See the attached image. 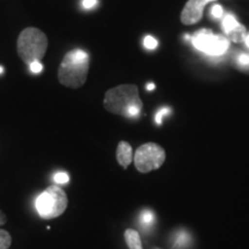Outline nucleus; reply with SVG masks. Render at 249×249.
Wrapping results in <instances>:
<instances>
[{"instance_id":"19","label":"nucleus","mask_w":249,"mask_h":249,"mask_svg":"<svg viewBox=\"0 0 249 249\" xmlns=\"http://www.w3.org/2000/svg\"><path fill=\"white\" fill-rule=\"evenodd\" d=\"M211 14H213V17L217 18H222V15H223V7H222V6L214 5L213 9H211Z\"/></svg>"},{"instance_id":"13","label":"nucleus","mask_w":249,"mask_h":249,"mask_svg":"<svg viewBox=\"0 0 249 249\" xmlns=\"http://www.w3.org/2000/svg\"><path fill=\"white\" fill-rule=\"evenodd\" d=\"M238 24H239V22L235 20L234 17H232V15H230V14H227L223 20V28H224V31H225L226 34L234 29Z\"/></svg>"},{"instance_id":"23","label":"nucleus","mask_w":249,"mask_h":249,"mask_svg":"<svg viewBox=\"0 0 249 249\" xmlns=\"http://www.w3.org/2000/svg\"><path fill=\"white\" fill-rule=\"evenodd\" d=\"M156 88V86L154 85V83H149V85L147 86V90L148 91H152Z\"/></svg>"},{"instance_id":"1","label":"nucleus","mask_w":249,"mask_h":249,"mask_svg":"<svg viewBox=\"0 0 249 249\" xmlns=\"http://www.w3.org/2000/svg\"><path fill=\"white\" fill-rule=\"evenodd\" d=\"M104 107L117 116L138 119L143 107L138 86L120 85L108 89L104 96Z\"/></svg>"},{"instance_id":"10","label":"nucleus","mask_w":249,"mask_h":249,"mask_svg":"<svg viewBox=\"0 0 249 249\" xmlns=\"http://www.w3.org/2000/svg\"><path fill=\"white\" fill-rule=\"evenodd\" d=\"M227 36H229V38L232 40V42L234 43H242L245 42L246 37H247V29H246V27L244 24L239 23L238 26H236L234 29L230 31V33L226 34Z\"/></svg>"},{"instance_id":"14","label":"nucleus","mask_w":249,"mask_h":249,"mask_svg":"<svg viewBox=\"0 0 249 249\" xmlns=\"http://www.w3.org/2000/svg\"><path fill=\"white\" fill-rule=\"evenodd\" d=\"M12 245V236L5 230H0V249H8Z\"/></svg>"},{"instance_id":"6","label":"nucleus","mask_w":249,"mask_h":249,"mask_svg":"<svg viewBox=\"0 0 249 249\" xmlns=\"http://www.w3.org/2000/svg\"><path fill=\"white\" fill-rule=\"evenodd\" d=\"M193 45L208 55H222L229 50L230 43L225 36L214 35L213 30L201 29L193 35Z\"/></svg>"},{"instance_id":"5","label":"nucleus","mask_w":249,"mask_h":249,"mask_svg":"<svg viewBox=\"0 0 249 249\" xmlns=\"http://www.w3.org/2000/svg\"><path fill=\"white\" fill-rule=\"evenodd\" d=\"M166 160L165 150L157 143H144L140 145L134 155V164L136 170L141 173L158 170Z\"/></svg>"},{"instance_id":"15","label":"nucleus","mask_w":249,"mask_h":249,"mask_svg":"<svg viewBox=\"0 0 249 249\" xmlns=\"http://www.w3.org/2000/svg\"><path fill=\"white\" fill-rule=\"evenodd\" d=\"M169 113H170V108H169V107L160 108V110L158 111L157 113H156V117H155L156 124H161V123H163L164 117H166Z\"/></svg>"},{"instance_id":"18","label":"nucleus","mask_w":249,"mask_h":249,"mask_svg":"<svg viewBox=\"0 0 249 249\" xmlns=\"http://www.w3.org/2000/svg\"><path fill=\"white\" fill-rule=\"evenodd\" d=\"M29 68L34 74H39L43 71V64L40 61H33L29 65Z\"/></svg>"},{"instance_id":"2","label":"nucleus","mask_w":249,"mask_h":249,"mask_svg":"<svg viewBox=\"0 0 249 249\" xmlns=\"http://www.w3.org/2000/svg\"><path fill=\"white\" fill-rule=\"evenodd\" d=\"M90 58L85 50L74 49L62 58L58 68V81L67 88L79 89L85 86L88 77Z\"/></svg>"},{"instance_id":"25","label":"nucleus","mask_w":249,"mask_h":249,"mask_svg":"<svg viewBox=\"0 0 249 249\" xmlns=\"http://www.w3.org/2000/svg\"><path fill=\"white\" fill-rule=\"evenodd\" d=\"M0 73H2V68L1 67H0Z\"/></svg>"},{"instance_id":"21","label":"nucleus","mask_w":249,"mask_h":249,"mask_svg":"<svg viewBox=\"0 0 249 249\" xmlns=\"http://www.w3.org/2000/svg\"><path fill=\"white\" fill-rule=\"evenodd\" d=\"M239 64L242 66H248L249 65V54H241L239 57Z\"/></svg>"},{"instance_id":"16","label":"nucleus","mask_w":249,"mask_h":249,"mask_svg":"<svg viewBox=\"0 0 249 249\" xmlns=\"http://www.w3.org/2000/svg\"><path fill=\"white\" fill-rule=\"evenodd\" d=\"M70 181V176L65 172H59L54 176V182L58 183V185H64V183H67Z\"/></svg>"},{"instance_id":"11","label":"nucleus","mask_w":249,"mask_h":249,"mask_svg":"<svg viewBox=\"0 0 249 249\" xmlns=\"http://www.w3.org/2000/svg\"><path fill=\"white\" fill-rule=\"evenodd\" d=\"M191 242V236L188 235L187 232H178L174 234L173 240V248L174 249H183L187 247V245Z\"/></svg>"},{"instance_id":"4","label":"nucleus","mask_w":249,"mask_h":249,"mask_svg":"<svg viewBox=\"0 0 249 249\" xmlns=\"http://www.w3.org/2000/svg\"><path fill=\"white\" fill-rule=\"evenodd\" d=\"M68 197L66 193L58 185L48 187L36 198L35 207L43 219H53L61 216L67 209Z\"/></svg>"},{"instance_id":"9","label":"nucleus","mask_w":249,"mask_h":249,"mask_svg":"<svg viewBox=\"0 0 249 249\" xmlns=\"http://www.w3.org/2000/svg\"><path fill=\"white\" fill-rule=\"evenodd\" d=\"M124 240H126V244L129 249H143L141 238H140L139 232L135 230H126L124 231Z\"/></svg>"},{"instance_id":"20","label":"nucleus","mask_w":249,"mask_h":249,"mask_svg":"<svg viewBox=\"0 0 249 249\" xmlns=\"http://www.w3.org/2000/svg\"><path fill=\"white\" fill-rule=\"evenodd\" d=\"M82 5L86 9L93 8L96 5H97V0H83Z\"/></svg>"},{"instance_id":"17","label":"nucleus","mask_w":249,"mask_h":249,"mask_svg":"<svg viewBox=\"0 0 249 249\" xmlns=\"http://www.w3.org/2000/svg\"><path fill=\"white\" fill-rule=\"evenodd\" d=\"M144 46H145V49H148V50H155L156 48H157V45H158V42H157V39H155L154 37L152 36H147L144 38Z\"/></svg>"},{"instance_id":"3","label":"nucleus","mask_w":249,"mask_h":249,"mask_svg":"<svg viewBox=\"0 0 249 249\" xmlns=\"http://www.w3.org/2000/svg\"><path fill=\"white\" fill-rule=\"evenodd\" d=\"M48 45V36L42 30L28 27L18 37L17 51L24 64L30 65L33 61H40L45 57Z\"/></svg>"},{"instance_id":"22","label":"nucleus","mask_w":249,"mask_h":249,"mask_svg":"<svg viewBox=\"0 0 249 249\" xmlns=\"http://www.w3.org/2000/svg\"><path fill=\"white\" fill-rule=\"evenodd\" d=\"M6 222H7V217H6V214L0 210V226L4 225V224H6Z\"/></svg>"},{"instance_id":"8","label":"nucleus","mask_w":249,"mask_h":249,"mask_svg":"<svg viewBox=\"0 0 249 249\" xmlns=\"http://www.w3.org/2000/svg\"><path fill=\"white\" fill-rule=\"evenodd\" d=\"M133 149L132 145L126 141H120L117 148V161L124 170L129 166L133 160Z\"/></svg>"},{"instance_id":"7","label":"nucleus","mask_w":249,"mask_h":249,"mask_svg":"<svg viewBox=\"0 0 249 249\" xmlns=\"http://www.w3.org/2000/svg\"><path fill=\"white\" fill-rule=\"evenodd\" d=\"M210 1H214V0H188L180 15L181 22L186 26L200 22L203 17L204 6Z\"/></svg>"},{"instance_id":"12","label":"nucleus","mask_w":249,"mask_h":249,"mask_svg":"<svg viewBox=\"0 0 249 249\" xmlns=\"http://www.w3.org/2000/svg\"><path fill=\"white\" fill-rule=\"evenodd\" d=\"M155 213H152V211L144 210L142 211L141 214H140V224L147 230L149 226H151L152 224L155 223Z\"/></svg>"},{"instance_id":"24","label":"nucleus","mask_w":249,"mask_h":249,"mask_svg":"<svg viewBox=\"0 0 249 249\" xmlns=\"http://www.w3.org/2000/svg\"><path fill=\"white\" fill-rule=\"evenodd\" d=\"M245 43H246V45L248 46L249 48V34L247 35V37H246V39H245Z\"/></svg>"}]
</instances>
